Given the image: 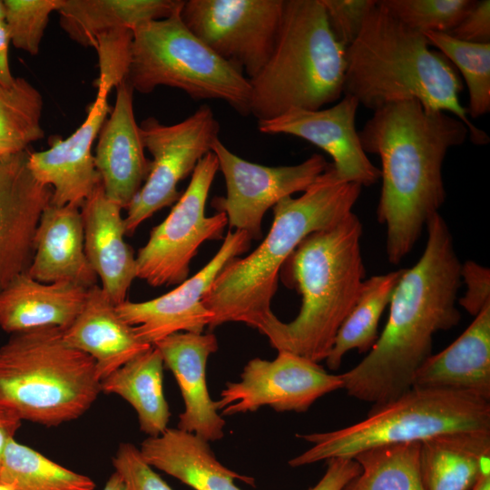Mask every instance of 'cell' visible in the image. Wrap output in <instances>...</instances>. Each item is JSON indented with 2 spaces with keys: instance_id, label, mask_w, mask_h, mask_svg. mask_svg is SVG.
<instances>
[{
  "instance_id": "ab89813d",
  "label": "cell",
  "mask_w": 490,
  "mask_h": 490,
  "mask_svg": "<svg viewBox=\"0 0 490 490\" xmlns=\"http://www.w3.org/2000/svg\"><path fill=\"white\" fill-rule=\"evenodd\" d=\"M460 276L466 290L458 299V304L475 317L490 305V270L473 260H467L461 264Z\"/></svg>"
},
{
  "instance_id": "f546056e",
  "label": "cell",
  "mask_w": 490,
  "mask_h": 490,
  "mask_svg": "<svg viewBox=\"0 0 490 490\" xmlns=\"http://www.w3.org/2000/svg\"><path fill=\"white\" fill-rule=\"evenodd\" d=\"M402 272L400 269L365 279L360 296L340 326L325 359L329 369L337 370L347 352L357 349L366 353L374 347L378 338L380 318L389 305Z\"/></svg>"
},
{
  "instance_id": "d6986e66",
  "label": "cell",
  "mask_w": 490,
  "mask_h": 490,
  "mask_svg": "<svg viewBox=\"0 0 490 490\" xmlns=\"http://www.w3.org/2000/svg\"><path fill=\"white\" fill-rule=\"evenodd\" d=\"M133 92L127 81L116 87L115 103L99 132L93 155L105 195L122 209L142 188L151 162L134 117Z\"/></svg>"
},
{
  "instance_id": "d590c367",
  "label": "cell",
  "mask_w": 490,
  "mask_h": 490,
  "mask_svg": "<svg viewBox=\"0 0 490 490\" xmlns=\"http://www.w3.org/2000/svg\"><path fill=\"white\" fill-rule=\"evenodd\" d=\"M63 0H4L5 23L10 42L16 49L36 55L50 15Z\"/></svg>"
},
{
  "instance_id": "52a82bcc",
  "label": "cell",
  "mask_w": 490,
  "mask_h": 490,
  "mask_svg": "<svg viewBox=\"0 0 490 490\" xmlns=\"http://www.w3.org/2000/svg\"><path fill=\"white\" fill-rule=\"evenodd\" d=\"M64 329L14 333L0 348V406L47 427L82 416L97 399L94 360L69 346Z\"/></svg>"
},
{
  "instance_id": "d6a6232c",
  "label": "cell",
  "mask_w": 490,
  "mask_h": 490,
  "mask_svg": "<svg viewBox=\"0 0 490 490\" xmlns=\"http://www.w3.org/2000/svg\"><path fill=\"white\" fill-rule=\"evenodd\" d=\"M43 106L41 93L25 78L15 77L9 87L0 84V157L25 151L44 137Z\"/></svg>"
},
{
  "instance_id": "836d02e7",
  "label": "cell",
  "mask_w": 490,
  "mask_h": 490,
  "mask_svg": "<svg viewBox=\"0 0 490 490\" xmlns=\"http://www.w3.org/2000/svg\"><path fill=\"white\" fill-rule=\"evenodd\" d=\"M430 45L462 74L469 95L467 114L478 118L490 111V43L458 40L447 33L424 32Z\"/></svg>"
},
{
  "instance_id": "2e32d148",
  "label": "cell",
  "mask_w": 490,
  "mask_h": 490,
  "mask_svg": "<svg viewBox=\"0 0 490 490\" xmlns=\"http://www.w3.org/2000/svg\"><path fill=\"white\" fill-rule=\"evenodd\" d=\"M358 102L344 94L335 105L318 110L292 108L284 113L258 121V129L267 134H289L304 139L326 152L338 178L360 186H371L380 179V170L364 152L356 114Z\"/></svg>"
},
{
  "instance_id": "9c48e42d",
  "label": "cell",
  "mask_w": 490,
  "mask_h": 490,
  "mask_svg": "<svg viewBox=\"0 0 490 490\" xmlns=\"http://www.w3.org/2000/svg\"><path fill=\"white\" fill-rule=\"evenodd\" d=\"M132 33L126 81L133 91L149 93L170 86L194 100L224 101L239 113L250 114V80L193 34L180 13L144 23Z\"/></svg>"
},
{
  "instance_id": "7402d4cb",
  "label": "cell",
  "mask_w": 490,
  "mask_h": 490,
  "mask_svg": "<svg viewBox=\"0 0 490 490\" xmlns=\"http://www.w3.org/2000/svg\"><path fill=\"white\" fill-rule=\"evenodd\" d=\"M81 206L49 203L34 236V251L27 274L44 282L68 281L84 288L96 285L97 275L84 250Z\"/></svg>"
},
{
  "instance_id": "cb8c5ba5",
  "label": "cell",
  "mask_w": 490,
  "mask_h": 490,
  "mask_svg": "<svg viewBox=\"0 0 490 490\" xmlns=\"http://www.w3.org/2000/svg\"><path fill=\"white\" fill-rule=\"evenodd\" d=\"M63 335L69 346L94 360L101 381L152 347L136 337L97 284L88 289L81 312Z\"/></svg>"
},
{
  "instance_id": "d4e9b609",
  "label": "cell",
  "mask_w": 490,
  "mask_h": 490,
  "mask_svg": "<svg viewBox=\"0 0 490 490\" xmlns=\"http://www.w3.org/2000/svg\"><path fill=\"white\" fill-rule=\"evenodd\" d=\"M87 292L76 283H44L22 273L0 291V327L11 334L46 327L65 329L81 312Z\"/></svg>"
},
{
  "instance_id": "bcb514c9",
  "label": "cell",
  "mask_w": 490,
  "mask_h": 490,
  "mask_svg": "<svg viewBox=\"0 0 490 490\" xmlns=\"http://www.w3.org/2000/svg\"><path fill=\"white\" fill-rule=\"evenodd\" d=\"M470 490H490V475H480Z\"/></svg>"
},
{
  "instance_id": "5bb4252c",
  "label": "cell",
  "mask_w": 490,
  "mask_h": 490,
  "mask_svg": "<svg viewBox=\"0 0 490 490\" xmlns=\"http://www.w3.org/2000/svg\"><path fill=\"white\" fill-rule=\"evenodd\" d=\"M343 388L341 375L328 373L318 363L288 351L273 360H250L240 381L228 382L216 401L220 416L256 412L305 413L319 397Z\"/></svg>"
},
{
  "instance_id": "8d00e7d4",
  "label": "cell",
  "mask_w": 490,
  "mask_h": 490,
  "mask_svg": "<svg viewBox=\"0 0 490 490\" xmlns=\"http://www.w3.org/2000/svg\"><path fill=\"white\" fill-rule=\"evenodd\" d=\"M133 33L119 28L98 35L93 47L98 54L99 74L94 82L97 89L110 93L126 81L132 61Z\"/></svg>"
},
{
  "instance_id": "44dd1931",
  "label": "cell",
  "mask_w": 490,
  "mask_h": 490,
  "mask_svg": "<svg viewBox=\"0 0 490 490\" xmlns=\"http://www.w3.org/2000/svg\"><path fill=\"white\" fill-rule=\"evenodd\" d=\"M81 208L87 260L101 279V288L117 306L126 300L137 278L136 259L123 239L122 208L105 195L101 183Z\"/></svg>"
},
{
  "instance_id": "f6af8a7d",
  "label": "cell",
  "mask_w": 490,
  "mask_h": 490,
  "mask_svg": "<svg viewBox=\"0 0 490 490\" xmlns=\"http://www.w3.org/2000/svg\"><path fill=\"white\" fill-rule=\"evenodd\" d=\"M103 490H125L121 477L113 472L106 481Z\"/></svg>"
},
{
  "instance_id": "c3c4849f",
  "label": "cell",
  "mask_w": 490,
  "mask_h": 490,
  "mask_svg": "<svg viewBox=\"0 0 490 490\" xmlns=\"http://www.w3.org/2000/svg\"><path fill=\"white\" fill-rule=\"evenodd\" d=\"M5 9L4 0H0V21L5 20Z\"/></svg>"
},
{
  "instance_id": "60d3db41",
  "label": "cell",
  "mask_w": 490,
  "mask_h": 490,
  "mask_svg": "<svg viewBox=\"0 0 490 490\" xmlns=\"http://www.w3.org/2000/svg\"><path fill=\"white\" fill-rule=\"evenodd\" d=\"M468 43H490V1H475V5L449 33Z\"/></svg>"
},
{
  "instance_id": "4316f807",
  "label": "cell",
  "mask_w": 490,
  "mask_h": 490,
  "mask_svg": "<svg viewBox=\"0 0 490 490\" xmlns=\"http://www.w3.org/2000/svg\"><path fill=\"white\" fill-rule=\"evenodd\" d=\"M420 469L426 490H470L490 475V432H456L421 442Z\"/></svg>"
},
{
  "instance_id": "83f0119b",
  "label": "cell",
  "mask_w": 490,
  "mask_h": 490,
  "mask_svg": "<svg viewBox=\"0 0 490 490\" xmlns=\"http://www.w3.org/2000/svg\"><path fill=\"white\" fill-rule=\"evenodd\" d=\"M184 0H63L60 26L75 43L93 47L98 35L181 13Z\"/></svg>"
},
{
  "instance_id": "7bdbcfd3",
  "label": "cell",
  "mask_w": 490,
  "mask_h": 490,
  "mask_svg": "<svg viewBox=\"0 0 490 490\" xmlns=\"http://www.w3.org/2000/svg\"><path fill=\"white\" fill-rule=\"evenodd\" d=\"M22 420L12 410L0 406V467L5 449L15 439L16 431L21 426Z\"/></svg>"
},
{
  "instance_id": "f1b7e54d",
  "label": "cell",
  "mask_w": 490,
  "mask_h": 490,
  "mask_svg": "<svg viewBox=\"0 0 490 490\" xmlns=\"http://www.w3.org/2000/svg\"><path fill=\"white\" fill-rule=\"evenodd\" d=\"M163 358L152 346L101 381V390L127 401L137 413L140 429L157 436L168 428L170 409L163 391Z\"/></svg>"
},
{
  "instance_id": "ac0fdd59",
  "label": "cell",
  "mask_w": 490,
  "mask_h": 490,
  "mask_svg": "<svg viewBox=\"0 0 490 490\" xmlns=\"http://www.w3.org/2000/svg\"><path fill=\"white\" fill-rule=\"evenodd\" d=\"M84 122L66 139L53 137L50 148L29 154L28 166L34 178L53 190L54 205L76 204L83 201L101 183L92 145L106 120L110 106L108 94L97 89Z\"/></svg>"
},
{
  "instance_id": "277c9868",
  "label": "cell",
  "mask_w": 490,
  "mask_h": 490,
  "mask_svg": "<svg viewBox=\"0 0 490 490\" xmlns=\"http://www.w3.org/2000/svg\"><path fill=\"white\" fill-rule=\"evenodd\" d=\"M429 45L423 33L402 24L377 1L347 47L343 94L373 111L416 100L426 110L446 112L463 122L473 143H488L486 132L473 124L459 101L463 84L455 66Z\"/></svg>"
},
{
  "instance_id": "ee69618b",
  "label": "cell",
  "mask_w": 490,
  "mask_h": 490,
  "mask_svg": "<svg viewBox=\"0 0 490 490\" xmlns=\"http://www.w3.org/2000/svg\"><path fill=\"white\" fill-rule=\"evenodd\" d=\"M10 38L5 21H0V84L9 87L15 81L9 66L8 49Z\"/></svg>"
},
{
  "instance_id": "e0dca14e",
  "label": "cell",
  "mask_w": 490,
  "mask_h": 490,
  "mask_svg": "<svg viewBox=\"0 0 490 490\" xmlns=\"http://www.w3.org/2000/svg\"><path fill=\"white\" fill-rule=\"evenodd\" d=\"M29 154L0 157V291L27 272L42 213L51 202L53 190L34 178Z\"/></svg>"
},
{
  "instance_id": "8992f818",
  "label": "cell",
  "mask_w": 490,
  "mask_h": 490,
  "mask_svg": "<svg viewBox=\"0 0 490 490\" xmlns=\"http://www.w3.org/2000/svg\"><path fill=\"white\" fill-rule=\"evenodd\" d=\"M346 52L320 0H285L271 54L250 80V114L263 121L336 102L343 94Z\"/></svg>"
},
{
  "instance_id": "6da1fadb",
  "label": "cell",
  "mask_w": 490,
  "mask_h": 490,
  "mask_svg": "<svg viewBox=\"0 0 490 490\" xmlns=\"http://www.w3.org/2000/svg\"><path fill=\"white\" fill-rule=\"evenodd\" d=\"M426 229L425 250L416 264L403 269L376 344L357 366L340 374L343 389L358 400L379 405L410 389L416 371L432 355L433 336L460 321L461 263L453 237L439 212Z\"/></svg>"
},
{
  "instance_id": "f35d334b",
  "label": "cell",
  "mask_w": 490,
  "mask_h": 490,
  "mask_svg": "<svg viewBox=\"0 0 490 490\" xmlns=\"http://www.w3.org/2000/svg\"><path fill=\"white\" fill-rule=\"evenodd\" d=\"M338 42L346 47L358 36L376 0H320Z\"/></svg>"
},
{
  "instance_id": "7c38bea8",
  "label": "cell",
  "mask_w": 490,
  "mask_h": 490,
  "mask_svg": "<svg viewBox=\"0 0 490 490\" xmlns=\"http://www.w3.org/2000/svg\"><path fill=\"white\" fill-rule=\"evenodd\" d=\"M285 0H184V24L250 80L263 68L280 27Z\"/></svg>"
},
{
  "instance_id": "7a4b0ae2",
  "label": "cell",
  "mask_w": 490,
  "mask_h": 490,
  "mask_svg": "<svg viewBox=\"0 0 490 490\" xmlns=\"http://www.w3.org/2000/svg\"><path fill=\"white\" fill-rule=\"evenodd\" d=\"M373 112L358 135L364 152L381 160L377 218L387 230V260L398 264L444 204L445 157L451 147L465 142L469 132L456 117L426 110L416 100Z\"/></svg>"
},
{
  "instance_id": "5b68a950",
  "label": "cell",
  "mask_w": 490,
  "mask_h": 490,
  "mask_svg": "<svg viewBox=\"0 0 490 490\" xmlns=\"http://www.w3.org/2000/svg\"><path fill=\"white\" fill-rule=\"evenodd\" d=\"M363 229L352 211L337 224L309 234L281 268L284 283L302 298L298 316L285 323L275 315L260 330L278 351L318 363L357 303L365 281Z\"/></svg>"
},
{
  "instance_id": "ffe728a7",
  "label": "cell",
  "mask_w": 490,
  "mask_h": 490,
  "mask_svg": "<svg viewBox=\"0 0 490 490\" xmlns=\"http://www.w3.org/2000/svg\"><path fill=\"white\" fill-rule=\"evenodd\" d=\"M172 371L184 402L177 427L193 433L208 442L224 436L225 421L218 412L217 402L211 398L206 382L209 357L217 351L214 334L179 332L154 345Z\"/></svg>"
},
{
  "instance_id": "b9f144b4",
  "label": "cell",
  "mask_w": 490,
  "mask_h": 490,
  "mask_svg": "<svg viewBox=\"0 0 490 490\" xmlns=\"http://www.w3.org/2000/svg\"><path fill=\"white\" fill-rule=\"evenodd\" d=\"M326 461L324 475L309 490H343L360 472V466L354 458L335 457Z\"/></svg>"
},
{
  "instance_id": "484cf974",
  "label": "cell",
  "mask_w": 490,
  "mask_h": 490,
  "mask_svg": "<svg viewBox=\"0 0 490 490\" xmlns=\"http://www.w3.org/2000/svg\"><path fill=\"white\" fill-rule=\"evenodd\" d=\"M139 449L151 466L194 490H241L235 485V479L254 484L252 477L241 475L220 464L207 440L178 427H168L157 436H148Z\"/></svg>"
},
{
  "instance_id": "e575fe53",
  "label": "cell",
  "mask_w": 490,
  "mask_h": 490,
  "mask_svg": "<svg viewBox=\"0 0 490 490\" xmlns=\"http://www.w3.org/2000/svg\"><path fill=\"white\" fill-rule=\"evenodd\" d=\"M378 5L407 26L424 32H451L474 0H381Z\"/></svg>"
},
{
  "instance_id": "7dc6e473",
  "label": "cell",
  "mask_w": 490,
  "mask_h": 490,
  "mask_svg": "<svg viewBox=\"0 0 490 490\" xmlns=\"http://www.w3.org/2000/svg\"><path fill=\"white\" fill-rule=\"evenodd\" d=\"M0 490H14V487L10 484L0 480Z\"/></svg>"
},
{
  "instance_id": "ba28073f",
  "label": "cell",
  "mask_w": 490,
  "mask_h": 490,
  "mask_svg": "<svg viewBox=\"0 0 490 490\" xmlns=\"http://www.w3.org/2000/svg\"><path fill=\"white\" fill-rule=\"evenodd\" d=\"M456 432H490V401L446 389L411 387L372 409L363 420L329 432L297 434L312 446L292 467L335 457L353 458L381 446L423 442Z\"/></svg>"
},
{
  "instance_id": "1f68e13d",
  "label": "cell",
  "mask_w": 490,
  "mask_h": 490,
  "mask_svg": "<svg viewBox=\"0 0 490 490\" xmlns=\"http://www.w3.org/2000/svg\"><path fill=\"white\" fill-rule=\"evenodd\" d=\"M0 480L14 490H94L93 480L13 439L0 467Z\"/></svg>"
},
{
  "instance_id": "4fadbf2b",
  "label": "cell",
  "mask_w": 490,
  "mask_h": 490,
  "mask_svg": "<svg viewBox=\"0 0 490 490\" xmlns=\"http://www.w3.org/2000/svg\"><path fill=\"white\" fill-rule=\"evenodd\" d=\"M226 183L225 197H216L211 206L224 212L230 230H244L252 240L262 237L265 212L281 199L305 191L327 169L322 155L314 153L295 165L270 167L246 161L231 152L220 139L211 145Z\"/></svg>"
},
{
  "instance_id": "4dcf8cb0",
  "label": "cell",
  "mask_w": 490,
  "mask_h": 490,
  "mask_svg": "<svg viewBox=\"0 0 490 490\" xmlns=\"http://www.w3.org/2000/svg\"><path fill=\"white\" fill-rule=\"evenodd\" d=\"M420 442L362 451L353 458L359 474L343 490H426L420 469Z\"/></svg>"
},
{
  "instance_id": "8fae6325",
  "label": "cell",
  "mask_w": 490,
  "mask_h": 490,
  "mask_svg": "<svg viewBox=\"0 0 490 490\" xmlns=\"http://www.w3.org/2000/svg\"><path fill=\"white\" fill-rule=\"evenodd\" d=\"M139 130L153 160L143 185L127 207L125 235H132L154 212L179 200L178 183L192 174L199 161L211 151L220 123L211 108L203 104L178 123L166 125L149 117Z\"/></svg>"
},
{
  "instance_id": "74e56055",
  "label": "cell",
  "mask_w": 490,
  "mask_h": 490,
  "mask_svg": "<svg viewBox=\"0 0 490 490\" xmlns=\"http://www.w3.org/2000/svg\"><path fill=\"white\" fill-rule=\"evenodd\" d=\"M114 472L125 490H173L142 457L131 443H121L113 457Z\"/></svg>"
},
{
  "instance_id": "30bf717a",
  "label": "cell",
  "mask_w": 490,
  "mask_h": 490,
  "mask_svg": "<svg viewBox=\"0 0 490 490\" xmlns=\"http://www.w3.org/2000/svg\"><path fill=\"white\" fill-rule=\"evenodd\" d=\"M218 171V159L211 151L199 161L169 215L152 230L148 241L139 250L137 278L152 287L180 284L188 279L190 262L201 243L222 239L227 215H205L209 191Z\"/></svg>"
},
{
  "instance_id": "3957f363",
  "label": "cell",
  "mask_w": 490,
  "mask_h": 490,
  "mask_svg": "<svg viewBox=\"0 0 490 490\" xmlns=\"http://www.w3.org/2000/svg\"><path fill=\"white\" fill-rule=\"evenodd\" d=\"M362 186L340 180L331 163L298 198L281 199L262 242L245 258L234 257L219 272L202 298L213 314L211 329L241 322L259 331L275 315L270 302L279 271L310 233L331 227L352 212Z\"/></svg>"
},
{
  "instance_id": "9a60e30c",
  "label": "cell",
  "mask_w": 490,
  "mask_h": 490,
  "mask_svg": "<svg viewBox=\"0 0 490 490\" xmlns=\"http://www.w3.org/2000/svg\"><path fill=\"white\" fill-rule=\"evenodd\" d=\"M252 239L248 232L228 230L214 257L194 276L172 290L155 299L116 306L119 316L133 328L144 344L156 342L179 332L201 334L213 318L202 304V298L224 265L246 252Z\"/></svg>"
},
{
  "instance_id": "603a6c76",
  "label": "cell",
  "mask_w": 490,
  "mask_h": 490,
  "mask_svg": "<svg viewBox=\"0 0 490 490\" xmlns=\"http://www.w3.org/2000/svg\"><path fill=\"white\" fill-rule=\"evenodd\" d=\"M411 387L460 391L490 401V305L452 344L423 362Z\"/></svg>"
}]
</instances>
